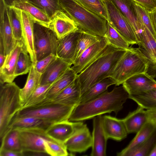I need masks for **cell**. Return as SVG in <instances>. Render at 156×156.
Here are the masks:
<instances>
[{
	"label": "cell",
	"instance_id": "obj_1",
	"mask_svg": "<svg viewBox=\"0 0 156 156\" xmlns=\"http://www.w3.org/2000/svg\"><path fill=\"white\" fill-rule=\"evenodd\" d=\"M128 98L129 94L122 85L115 87L110 92L107 90L90 100L77 105L69 120L82 121L112 112L117 114Z\"/></svg>",
	"mask_w": 156,
	"mask_h": 156
},
{
	"label": "cell",
	"instance_id": "obj_2",
	"mask_svg": "<svg viewBox=\"0 0 156 156\" xmlns=\"http://www.w3.org/2000/svg\"><path fill=\"white\" fill-rule=\"evenodd\" d=\"M127 50L116 48L108 44L99 57L77 74L76 79L80 85L81 95L95 83L109 77Z\"/></svg>",
	"mask_w": 156,
	"mask_h": 156
},
{
	"label": "cell",
	"instance_id": "obj_3",
	"mask_svg": "<svg viewBox=\"0 0 156 156\" xmlns=\"http://www.w3.org/2000/svg\"><path fill=\"white\" fill-rule=\"evenodd\" d=\"M63 11L80 29L99 37H105L107 21L82 5L76 0H59Z\"/></svg>",
	"mask_w": 156,
	"mask_h": 156
},
{
	"label": "cell",
	"instance_id": "obj_4",
	"mask_svg": "<svg viewBox=\"0 0 156 156\" xmlns=\"http://www.w3.org/2000/svg\"><path fill=\"white\" fill-rule=\"evenodd\" d=\"M148 61L139 48L127 50L118 62L109 77L119 86L127 79L135 74L146 73Z\"/></svg>",
	"mask_w": 156,
	"mask_h": 156
},
{
	"label": "cell",
	"instance_id": "obj_5",
	"mask_svg": "<svg viewBox=\"0 0 156 156\" xmlns=\"http://www.w3.org/2000/svg\"><path fill=\"white\" fill-rule=\"evenodd\" d=\"M21 89L15 82L7 83L1 87L0 92V137L8 130L12 118L22 108Z\"/></svg>",
	"mask_w": 156,
	"mask_h": 156
},
{
	"label": "cell",
	"instance_id": "obj_6",
	"mask_svg": "<svg viewBox=\"0 0 156 156\" xmlns=\"http://www.w3.org/2000/svg\"><path fill=\"white\" fill-rule=\"evenodd\" d=\"M75 106L50 102L42 105L22 109L17 112L15 116L34 117L53 124L69 120Z\"/></svg>",
	"mask_w": 156,
	"mask_h": 156
},
{
	"label": "cell",
	"instance_id": "obj_7",
	"mask_svg": "<svg viewBox=\"0 0 156 156\" xmlns=\"http://www.w3.org/2000/svg\"><path fill=\"white\" fill-rule=\"evenodd\" d=\"M59 39L50 28L35 23L34 45L37 61L51 54L56 55Z\"/></svg>",
	"mask_w": 156,
	"mask_h": 156
},
{
	"label": "cell",
	"instance_id": "obj_8",
	"mask_svg": "<svg viewBox=\"0 0 156 156\" xmlns=\"http://www.w3.org/2000/svg\"><path fill=\"white\" fill-rule=\"evenodd\" d=\"M109 21L112 26L129 44L138 43L134 32L126 17L111 0H104Z\"/></svg>",
	"mask_w": 156,
	"mask_h": 156
},
{
	"label": "cell",
	"instance_id": "obj_9",
	"mask_svg": "<svg viewBox=\"0 0 156 156\" xmlns=\"http://www.w3.org/2000/svg\"><path fill=\"white\" fill-rule=\"evenodd\" d=\"M18 129L23 151L47 154L45 142L47 140H52L47 136L45 129L37 128Z\"/></svg>",
	"mask_w": 156,
	"mask_h": 156
},
{
	"label": "cell",
	"instance_id": "obj_10",
	"mask_svg": "<svg viewBox=\"0 0 156 156\" xmlns=\"http://www.w3.org/2000/svg\"><path fill=\"white\" fill-rule=\"evenodd\" d=\"M108 44L106 37H101L81 53L74 61L71 68L77 75L80 73L105 51Z\"/></svg>",
	"mask_w": 156,
	"mask_h": 156
},
{
	"label": "cell",
	"instance_id": "obj_11",
	"mask_svg": "<svg viewBox=\"0 0 156 156\" xmlns=\"http://www.w3.org/2000/svg\"><path fill=\"white\" fill-rule=\"evenodd\" d=\"M84 123L81 121H63L52 124L45 131L52 140L64 144Z\"/></svg>",
	"mask_w": 156,
	"mask_h": 156
},
{
	"label": "cell",
	"instance_id": "obj_12",
	"mask_svg": "<svg viewBox=\"0 0 156 156\" xmlns=\"http://www.w3.org/2000/svg\"><path fill=\"white\" fill-rule=\"evenodd\" d=\"M64 144L72 153L83 152L92 147V136L87 124L83 123Z\"/></svg>",
	"mask_w": 156,
	"mask_h": 156
},
{
	"label": "cell",
	"instance_id": "obj_13",
	"mask_svg": "<svg viewBox=\"0 0 156 156\" xmlns=\"http://www.w3.org/2000/svg\"><path fill=\"white\" fill-rule=\"evenodd\" d=\"M111 0L129 23L134 32L138 43L140 41L141 35L144 29V26L137 13L133 1Z\"/></svg>",
	"mask_w": 156,
	"mask_h": 156
},
{
	"label": "cell",
	"instance_id": "obj_14",
	"mask_svg": "<svg viewBox=\"0 0 156 156\" xmlns=\"http://www.w3.org/2000/svg\"><path fill=\"white\" fill-rule=\"evenodd\" d=\"M122 85L129 96L142 94L156 87V81L146 73L135 74L129 78Z\"/></svg>",
	"mask_w": 156,
	"mask_h": 156
},
{
	"label": "cell",
	"instance_id": "obj_15",
	"mask_svg": "<svg viewBox=\"0 0 156 156\" xmlns=\"http://www.w3.org/2000/svg\"><path fill=\"white\" fill-rule=\"evenodd\" d=\"M81 30L69 34L59 39L56 56L71 66L74 61Z\"/></svg>",
	"mask_w": 156,
	"mask_h": 156
},
{
	"label": "cell",
	"instance_id": "obj_16",
	"mask_svg": "<svg viewBox=\"0 0 156 156\" xmlns=\"http://www.w3.org/2000/svg\"><path fill=\"white\" fill-rule=\"evenodd\" d=\"M92 144L90 155L91 156L106 155L108 139L102 123V116L99 115L93 118L92 133Z\"/></svg>",
	"mask_w": 156,
	"mask_h": 156
},
{
	"label": "cell",
	"instance_id": "obj_17",
	"mask_svg": "<svg viewBox=\"0 0 156 156\" xmlns=\"http://www.w3.org/2000/svg\"><path fill=\"white\" fill-rule=\"evenodd\" d=\"M20 16L22 27V41L32 62L35 63L37 59L34 45L35 22L30 15L25 11L20 9Z\"/></svg>",
	"mask_w": 156,
	"mask_h": 156
},
{
	"label": "cell",
	"instance_id": "obj_18",
	"mask_svg": "<svg viewBox=\"0 0 156 156\" xmlns=\"http://www.w3.org/2000/svg\"><path fill=\"white\" fill-rule=\"evenodd\" d=\"M24 46L22 41H17L13 49L6 55L3 65L0 68L1 84L12 82L16 77L15 72L18 59Z\"/></svg>",
	"mask_w": 156,
	"mask_h": 156
},
{
	"label": "cell",
	"instance_id": "obj_19",
	"mask_svg": "<svg viewBox=\"0 0 156 156\" xmlns=\"http://www.w3.org/2000/svg\"><path fill=\"white\" fill-rule=\"evenodd\" d=\"M0 37L3 41L6 56L12 51L16 42L13 34L8 16L7 6L0 0Z\"/></svg>",
	"mask_w": 156,
	"mask_h": 156
},
{
	"label": "cell",
	"instance_id": "obj_20",
	"mask_svg": "<svg viewBox=\"0 0 156 156\" xmlns=\"http://www.w3.org/2000/svg\"><path fill=\"white\" fill-rule=\"evenodd\" d=\"M58 39L78 30L80 29L72 20L63 10L58 11L51 20L49 27Z\"/></svg>",
	"mask_w": 156,
	"mask_h": 156
},
{
	"label": "cell",
	"instance_id": "obj_21",
	"mask_svg": "<svg viewBox=\"0 0 156 156\" xmlns=\"http://www.w3.org/2000/svg\"><path fill=\"white\" fill-rule=\"evenodd\" d=\"M103 129L108 139L120 141L128 134L122 119L109 115L102 116Z\"/></svg>",
	"mask_w": 156,
	"mask_h": 156
},
{
	"label": "cell",
	"instance_id": "obj_22",
	"mask_svg": "<svg viewBox=\"0 0 156 156\" xmlns=\"http://www.w3.org/2000/svg\"><path fill=\"white\" fill-rule=\"evenodd\" d=\"M77 75L71 67L68 69L61 76L52 84L46 93L45 99L43 101L35 106L51 101L76 79Z\"/></svg>",
	"mask_w": 156,
	"mask_h": 156
},
{
	"label": "cell",
	"instance_id": "obj_23",
	"mask_svg": "<svg viewBox=\"0 0 156 156\" xmlns=\"http://www.w3.org/2000/svg\"><path fill=\"white\" fill-rule=\"evenodd\" d=\"M81 95L80 85L76 78L51 102L66 105L76 106L79 103Z\"/></svg>",
	"mask_w": 156,
	"mask_h": 156
},
{
	"label": "cell",
	"instance_id": "obj_24",
	"mask_svg": "<svg viewBox=\"0 0 156 156\" xmlns=\"http://www.w3.org/2000/svg\"><path fill=\"white\" fill-rule=\"evenodd\" d=\"M69 63L57 57L41 74L40 85L52 84L71 67Z\"/></svg>",
	"mask_w": 156,
	"mask_h": 156
},
{
	"label": "cell",
	"instance_id": "obj_25",
	"mask_svg": "<svg viewBox=\"0 0 156 156\" xmlns=\"http://www.w3.org/2000/svg\"><path fill=\"white\" fill-rule=\"evenodd\" d=\"M122 120L128 134L136 133L148 121L146 110L138 105Z\"/></svg>",
	"mask_w": 156,
	"mask_h": 156
},
{
	"label": "cell",
	"instance_id": "obj_26",
	"mask_svg": "<svg viewBox=\"0 0 156 156\" xmlns=\"http://www.w3.org/2000/svg\"><path fill=\"white\" fill-rule=\"evenodd\" d=\"M52 124L45 120L34 117L14 116L9 126L8 129L10 128L22 129L37 128L46 130Z\"/></svg>",
	"mask_w": 156,
	"mask_h": 156
},
{
	"label": "cell",
	"instance_id": "obj_27",
	"mask_svg": "<svg viewBox=\"0 0 156 156\" xmlns=\"http://www.w3.org/2000/svg\"><path fill=\"white\" fill-rule=\"evenodd\" d=\"M29 73L25 85L20 89V98L22 107L40 84L41 74L37 71L35 63L33 62Z\"/></svg>",
	"mask_w": 156,
	"mask_h": 156
},
{
	"label": "cell",
	"instance_id": "obj_28",
	"mask_svg": "<svg viewBox=\"0 0 156 156\" xmlns=\"http://www.w3.org/2000/svg\"><path fill=\"white\" fill-rule=\"evenodd\" d=\"M144 29L138 44L139 48L151 62H156V40L149 30L144 25Z\"/></svg>",
	"mask_w": 156,
	"mask_h": 156
},
{
	"label": "cell",
	"instance_id": "obj_29",
	"mask_svg": "<svg viewBox=\"0 0 156 156\" xmlns=\"http://www.w3.org/2000/svg\"><path fill=\"white\" fill-rule=\"evenodd\" d=\"M156 144V129L146 140L124 152L118 153V156H149Z\"/></svg>",
	"mask_w": 156,
	"mask_h": 156
},
{
	"label": "cell",
	"instance_id": "obj_30",
	"mask_svg": "<svg viewBox=\"0 0 156 156\" xmlns=\"http://www.w3.org/2000/svg\"><path fill=\"white\" fill-rule=\"evenodd\" d=\"M1 140L0 150H9L23 153L18 129H9Z\"/></svg>",
	"mask_w": 156,
	"mask_h": 156
},
{
	"label": "cell",
	"instance_id": "obj_31",
	"mask_svg": "<svg viewBox=\"0 0 156 156\" xmlns=\"http://www.w3.org/2000/svg\"><path fill=\"white\" fill-rule=\"evenodd\" d=\"M14 7L27 12L32 17L35 23L49 27L51 20L43 11L28 1L17 4Z\"/></svg>",
	"mask_w": 156,
	"mask_h": 156
},
{
	"label": "cell",
	"instance_id": "obj_32",
	"mask_svg": "<svg viewBox=\"0 0 156 156\" xmlns=\"http://www.w3.org/2000/svg\"><path fill=\"white\" fill-rule=\"evenodd\" d=\"M115 81L108 77L90 87L81 96L79 103L90 100L107 90L108 87L116 84Z\"/></svg>",
	"mask_w": 156,
	"mask_h": 156
},
{
	"label": "cell",
	"instance_id": "obj_33",
	"mask_svg": "<svg viewBox=\"0 0 156 156\" xmlns=\"http://www.w3.org/2000/svg\"><path fill=\"white\" fill-rule=\"evenodd\" d=\"M129 98L146 110L156 109V87L140 94L129 96Z\"/></svg>",
	"mask_w": 156,
	"mask_h": 156
},
{
	"label": "cell",
	"instance_id": "obj_34",
	"mask_svg": "<svg viewBox=\"0 0 156 156\" xmlns=\"http://www.w3.org/2000/svg\"><path fill=\"white\" fill-rule=\"evenodd\" d=\"M11 27L16 41H22V27L20 16V9L14 7H7Z\"/></svg>",
	"mask_w": 156,
	"mask_h": 156
},
{
	"label": "cell",
	"instance_id": "obj_35",
	"mask_svg": "<svg viewBox=\"0 0 156 156\" xmlns=\"http://www.w3.org/2000/svg\"><path fill=\"white\" fill-rule=\"evenodd\" d=\"M108 44L117 49L128 50L130 47L129 44L112 26L109 21H107V30L105 36Z\"/></svg>",
	"mask_w": 156,
	"mask_h": 156
},
{
	"label": "cell",
	"instance_id": "obj_36",
	"mask_svg": "<svg viewBox=\"0 0 156 156\" xmlns=\"http://www.w3.org/2000/svg\"><path fill=\"white\" fill-rule=\"evenodd\" d=\"M156 129L155 125L148 121L136 133L135 137L127 146L120 152L126 151L142 143L151 136Z\"/></svg>",
	"mask_w": 156,
	"mask_h": 156
},
{
	"label": "cell",
	"instance_id": "obj_37",
	"mask_svg": "<svg viewBox=\"0 0 156 156\" xmlns=\"http://www.w3.org/2000/svg\"><path fill=\"white\" fill-rule=\"evenodd\" d=\"M89 10L109 21V16L104 0H76Z\"/></svg>",
	"mask_w": 156,
	"mask_h": 156
},
{
	"label": "cell",
	"instance_id": "obj_38",
	"mask_svg": "<svg viewBox=\"0 0 156 156\" xmlns=\"http://www.w3.org/2000/svg\"><path fill=\"white\" fill-rule=\"evenodd\" d=\"M28 1L43 11L51 20L58 11L62 10L59 0H28Z\"/></svg>",
	"mask_w": 156,
	"mask_h": 156
},
{
	"label": "cell",
	"instance_id": "obj_39",
	"mask_svg": "<svg viewBox=\"0 0 156 156\" xmlns=\"http://www.w3.org/2000/svg\"><path fill=\"white\" fill-rule=\"evenodd\" d=\"M33 64L30 55L24 46L18 59L15 72V76L16 77L29 72Z\"/></svg>",
	"mask_w": 156,
	"mask_h": 156
},
{
	"label": "cell",
	"instance_id": "obj_40",
	"mask_svg": "<svg viewBox=\"0 0 156 156\" xmlns=\"http://www.w3.org/2000/svg\"><path fill=\"white\" fill-rule=\"evenodd\" d=\"M100 37L90 32L81 30L78 41L74 61L85 49L98 41Z\"/></svg>",
	"mask_w": 156,
	"mask_h": 156
},
{
	"label": "cell",
	"instance_id": "obj_41",
	"mask_svg": "<svg viewBox=\"0 0 156 156\" xmlns=\"http://www.w3.org/2000/svg\"><path fill=\"white\" fill-rule=\"evenodd\" d=\"M51 84L40 85L21 109L35 106L43 102L45 99L46 93Z\"/></svg>",
	"mask_w": 156,
	"mask_h": 156
},
{
	"label": "cell",
	"instance_id": "obj_42",
	"mask_svg": "<svg viewBox=\"0 0 156 156\" xmlns=\"http://www.w3.org/2000/svg\"><path fill=\"white\" fill-rule=\"evenodd\" d=\"M46 153L52 156H66L69 155L68 150L64 144L53 140H47L44 143Z\"/></svg>",
	"mask_w": 156,
	"mask_h": 156
},
{
	"label": "cell",
	"instance_id": "obj_43",
	"mask_svg": "<svg viewBox=\"0 0 156 156\" xmlns=\"http://www.w3.org/2000/svg\"><path fill=\"white\" fill-rule=\"evenodd\" d=\"M134 7L138 16L144 25L150 31L156 40V35L152 25L148 12L141 5L133 1Z\"/></svg>",
	"mask_w": 156,
	"mask_h": 156
},
{
	"label": "cell",
	"instance_id": "obj_44",
	"mask_svg": "<svg viewBox=\"0 0 156 156\" xmlns=\"http://www.w3.org/2000/svg\"><path fill=\"white\" fill-rule=\"evenodd\" d=\"M56 55L51 54L43 59L36 61L35 67L37 72L42 74L56 59Z\"/></svg>",
	"mask_w": 156,
	"mask_h": 156
},
{
	"label": "cell",
	"instance_id": "obj_45",
	"mask_svg": "<svg viewBox=\"0 0 156 156\" xmlns=\"http://www.w3.org/2000/svg\"><path fill=\"white\" fill-rule=\"evenodd\" d=\"M141 5L149 12L156 8V0H133Z\"/></svg>",
	"mask_w": 156,
	"mask_h": 156
},
{
	"label": "cell",
	"instance_id": "obj_46",
	"mask_svg": "<svg viewBox=\"0 0 156 156\" xmlns=\"http://www.w3.org/2000/svg\"><path fill=\"white\" fill-rule=\"evenodd\" d=\"M148 121L152 122L156 127V109L146 110Z\"/></svg>",
	"mask_w": 156,
	"mask_h": 156
},
{
	"label": "cell",
	"instance_id": "obj_47",
	"mask_svg": "<svg viewBox=\"0 0 156 156\" xmlns=\"http://www.w3.org/2000/svg\"><path fill=\"white\" fill-rule=\"evenodd\" d=\"M6 56L3 42L2 39L0 38V68L3 65Z\"/></svg>",
	"mask_w": 156,
	"mask_h": 156
},
{
	"label": "cell",
	"instance_id": "obj_48",
	"mask_svg": "<svg viewBox=\"0 0 156 156\" xmlns=\"http://www.w3.org/2000/svg\"><path fill=\"white\" fill-rule=\"evenodd\" d=\"M150 20L156 35V8L148 12Z\"/></svg>",
	"mask_w": 156,
	"mask_h": 156
},
{
	"label": "cell",
	"instance_id": "obj_49",
	"mask_svg": "<svg viewBox=\"0 0 156 156\" xmlns=\"http://www.w3.org/2000/svg\"><path fill=\"white\" fill-rule=\"evenodd\" d=\"M0 156H23L22 153L9 150H0Z\"/></svg>",
	"mask_w": 156,
	"mask_h": 156
},
{
	"label": "cell",
	"instance_id": "obj_50",
	"mask_svg": "<svg viewBox=\"0 0 156 156\" xmlns=\"http://www.w3.org/2000/svg\"><path fill=\"white\" fill-rule=\"evenodd\" d=\"M7 7H14L16 5L27 2L28 0H3Z\"/></svg>",
	"mask_w": 156,
	"mask_h": 156
},
{
	"label": "cell",
	"instance_id": "obj_51",
	"mask_svg": "<svg viewBox=\"0 0 156 156\" xmlns=\"http://www.w3.org/2000/svg\"><path fill=\"white\" fill-rule=\"evenodd\" d=\"M149 156H156V144L150 153Z\"/></svg>",
	"mask_w": 156,
	"mask_h": 156
}]
</instances>
